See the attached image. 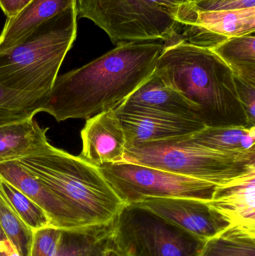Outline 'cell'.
<instances>
[{
  "label": "cell",
  "instance_id": "f546056e",
  "mask_svg": "<svg viewBox=\"0 0 255 256\" xmlns=\"http://www.w3.org/2000/svg\"><path fill=\"white\" fill-rule=\"evenodd\" d=\"M29 1H30V0H26V4H27V3H28V2H29Z\"/></svg>",
  "mask_w": 255,
  "mask_h": 256
},
{
  "label": "cell",
  "instance_id": "6da1fadb",
  "mask_svg": "<svg viewBox=\"0 0 255 256\" xmlns=\"http://www.w3.org/2000/svg\"><path fill=\"white\" fill-rule=\"evenodd\" d=\"M162 40L120 44L91 62L55 80L41 112L57 122L88 120L115 110L155 70Z\"/></svg>",
  "mask_w": 255,
  "mask_h": 256
},
{
  "label": "cell",
  "instance_id": "83f0119b",
  "mask_svg": "<svg viewBox=\"0 0 255 256\" xmlns=\"http://www.w3.org/2000/svg\"><path fill=\"white\" fill-rule=\"evenodd\" d=\"M26 4V0H0V8L7 18L15 16Z\"/></svg>",
  "mask_w": 255,
  "mask_h": 256
},
{
  "label": "cell",
  "instance_id": "4fadbf2b",
  "mask_svg": "<svg viewBox=\"0 0 255 256\" xmlns=\"http://www.w3.org/2000/svg\"><path fill=\"white\" fill-rule=\"evenodd\" d=\"M115 110L125 132L127 148L137 143L181 136L205 128L199 122L157 112L118 108Z\"/></svg>",
  "mask_w": 255,
  "mask_h": 256
},
{
  "label": "cell",
  "instance_id": "f1b7e54d",
  "mask_svg": "<svg viewBox=\"0 0 255 256\" xmlns=\"http://www.w3.org/2000/svg\"><path fill=\"white\" fill-rule=\"evenodd\" d=\"M0 256H19L14 246L0 228Z\"/></svg>",
  "mask_w": 255,
  "mask_h": 256
},
{
  "label": "cell",
  "instance_id": "9a60e30c",
  "mask_svg": "<svg viewBox=\"0 0 255 256\" xmlns=\"http://www.w3.org/2000/svg\"><path fill=\"white\" fill-rule=\"evenodd\" d=\"M117 108L149 111L202 123L199 106L154 73Z\"/></svg>",
  "mask_w": 255,
  "mask_h": 256
},
{
  "label": "cell",
  "instance_id": "603a6c76",
  "mask_svg": "<svg viewBox=\"0 0 255 256\" xmlns=\"http://www.w3.org/2000/svg\"><path fill=\"white\" fill-rule=\"evenodd\" d=\"M0 188L19 219L31 232L53 226L50 218L40 206L1 177Z\"/></svg>",
  "mask_w": 255,
  "mask_h": 256
},
{
  "label": "cell",
  "instance_id": "5b68a950",
  "mask_svg": "<svg viewBox=\"0 0 255 256\" xmlns=\"http://www.w3.org/2000/svg\"><path fill=\"white\" fill-rule=\"evenodd\" d=\"M186 0H77L78 18L92 21L114 44L172 40Z\"/></svg>",
  "mask_w": 255,
  "mask_h": 256
},
{
  "label": "cell",
  "instance_id": "7c38bea8",
  "mask_svg": "<svg viewBox=\"0 0 255 256\" xmlns=\"http://www.w3.org/2000/svg\"><path fill=\"white\" fill-rule=\"evenodd\" d=\"M82 160L96 167L123 162L127 140L115 110L100 112L86 120L81 130Z\"/></svg>",
  "mask_w": 255,
  "mask_h": 256
},
{
  "label": "cell",
  "instance_id": "ac0fdd59",
  "mask_svg": "<svg viewBox=\"0 0 255 256\" xmlns=\"http://www.w3.org/2000/svg\"><path fill=\"white\" fill-rule=\"evenodd\" d=\"M48 130L34 118L0 126V162L19 160L35 153L49 142Z\"/></svg>",
  "mask_w": 255,
  "mask_h": 256
},
{
  "label": "cell",
  "instance_id": "8992f818",
  "mask_svg": "<svg viewBox=\"0 0 255 256\" xmlns=\"http://www.w3.org/2000/svg\"><path fill=\"white\" fill-rule=\"evenodd\" d=\"M184 136L135 144L126 149L124 161L160 168L217 186L227 184L255 171V161L202 147L187 141Z\"/></svg>",
  "mask_w": 255,
  "mask_h": 256
},
{
  "label": "cell",
  "instance_id": "3957f363",
  "mask_svg": "<svg viewBox=\"0 0 255 256\" xmlns=\"http://www.w3.org/2000/svg\"><path fill=\"white\" fill-rule=\"evenodd\" d=\"M77 20L76 2L0 52V85L21 92L48 96L76 40Z\"/></svg>",
  "mask_w": 255,
  "mask_h": 256
},
{
  "label": "cell",
  "instance_id": "7a4b0ae2",
  "mask_svg": "<svg viewBox=\"0 0 255 256\" xmlns=\"http://www.w3.org/2000/svg\"><path fill=\"white\" fill-rule=\"evenodd\" d=\"M154 73L197 105L205 127L250 128L230 68L211 49L184 39L166 44Z\"/></svg>",
  "mask_w": 255,
  "mask_h": 256
},
{
  "label": "cell",
  "instance_id": "30bf717a",
  "mask_svg": "<svg viewBox=\"0 0 255 256\" xmlns=\"http://www.w3.org/2000/svg\"><path fill=\"white\" fill-rule=\"evenodd\" d=\"M0 177L17 188L40 206L52 225L63 231H80L91 226L64 200L18 160L0 162Z\"/></svg>",
  "mask_w": 255,
  "mask_h": 256
},
{
  "label": "cell",
  "instance_id": "9c48e42d",
  "mask_svg": "<svg viewBox=\"0 0 255 256\" xmlns=\"http://www.w3.org/2000/svg\"><path fill=\"white\" fill-rule=\"evenodd\" d=\"M186 42L212 49L230 38L253 34L255 8L241 10L199 12L178 20Z\"/></svg>",
  "mask_w": 255,
  "mask_h": 256
},
{
  "label": "cell",
  "instance_id": "d6986e66",
  "mask_svg": "<svg viewBox=\"0 0 255 256\" xmlns=\"http://www.w3.org/2000/svg\"><path fill=\"white\" fill-rule=\"evenodd\" d=\"M113 248L112 222L80 231H63L54 256H105Z\"/></svg>",
  "mask_w": 255,
  "mask_h": 256
},
{
  "label": "cell",
  "instance_id": "5bb4252c",
  "mask_svg": "<svg viewBox=\"0 0 255 256\" xmlns=\"http://www.w3.org/2000/svg\"><path fill=\"white\" fill-rule=\"evenodd\" d=\"M208 204L229 224V228L255 236V171L217 186Z\"/></svg>",
  "mask_w": 255,
  "mask_h": 256
},
{
  "label": "cell",
  "instance_id": "484cf974",
  "mask_svg": "<svg viewBox=\"0 0 255 256\" xmlns=\"http://www.w3.org/2000/svg\"><path fill=\"white\" fill-rule=\"evenodd\" d=\"M62 232L63 230L52 226L32 231L29 256H54Z\"/></svg>",
  "mask_w": 255,
  "mask_h": 256
},
{
  "label": "cell",
  "instance_id": "cb8c5ba5",
  "mask_svg": "<svg viewBox=\"0 0 255 256\" xmlns=\"http://www.w3.org/2000/svg\"><path fill=\"white\" fill-rule=\"evenodd\" d=\"M0 228L19 256H29L32 232L22 222L0 188Z\"/></svg>",
  "mask_w": 255,
  "mask_h": 256
},
{
  "label": "cell",
  "instance_id": "ffe728a7",
  "mask_svg": "<svg viewBox=\"0 0 255 256\" xmlns=\"http://www.w3.org/2000/svg\"><path fill=\"white\" fill-rule=\"evenodd\" d=\"M233 72L235 78L255 84V36L230 38L211 49Z\"/></svg>",
  "mask_w": 255,
  "mask_h": 256
},
{
  "label": "cell",
  "instance_id": "4dcf8cb0",
  "mask_svg": "<svg viewBox=\"0 0 255 256\" xmlns=\"http://www.w3.org/2000/svg\"><path fill=\"white\" fill-rule=\"evenodd\" d=\"M119 256H123V255H121V254H119Z\"/></svg>",
  "mask_w": 255,
  "mask_h": 256
},
{
  "label": "cell",
  "instance_id": "44dd1931",
  "mask_svg": "<svg viewBox=\"0 0 255 256\" xmlns=\"http://www.w3.org/2000/svg\"><path fill=\"white\" fill-rule=\"evenodd\" d=\"M47 96L14 91L0 85V126L34 118Z\"/></svg>",
  "mask_w": 255,
  "mask_h": 256
},
{
  "label": "cell",
  "instance_id": "7402d4cb",
  "mask_svg": "<svg viewBox=\"0 0 255 256\" xmlns=\"http://www.w3.org/2000/svg\"><path fill=\"white\" fill-rule=\"evenodd\" d=\"M200 256H255V236L228 228L205 242Z\"/></svg>",
  "mask_w": 255,
  "mask_h": 256
},
{
  "label": "cell",
  "instance_id": "4316f807",
  "mask_svg": "<svg viewBox=\"0 0 255 256\" xmlns=\"http://www.w3.org/2000/svg\"><path fill=\"white\" fill-rule=\"evenodd\" d=\"M235 82L238 98L247 112L249 121L252 126H255V84L245 82L235 76Z\"/></svg>",
  "mask_w": 255,
  "mask_h": 256
},
{
  "label": "cell",
  "instance_id": "e0dca14e",
  "mask_svg": "<svg viewBox=\"0 0 255 256\" xmlns=\"http://www.w3.org/2000/svg\"><path fill=\"white\" fill-rule=\"evenodd\" d=\"M184 136L187 141L202 147L255 161V126L205 127Z\"/></svg>",
  "mask_w": 255,
  "mask_h": 256
},
{
  "label": "cell",
  "instance_id": "277c9868",
  "mask_svg": "<svg viewBox=\"0 0 255 256\" xmlns=\"http://www.w3.org/2000/svg\"><path fill=\"white\" fill-rule=\"evenodd\" d=\"M18 161L91 226L112 224L124 206L97 167L49 142Z\"/></svg>",
  "mask_w": 255,
  "mask_h": 256
},
{
  "label": "cell",
  "instance_id": "52a82bcc",
  "mask_svg": "<svg viewBox=\"0 0 255 256\" xmlns=\"http://www.w3.org/2000/svg\"><path fill=\"white\" fill-rule=\"evenodd\" d=\"M115 250L125 256H200L205 242L139 204L112 221Z\"/></svg>",
  "mask_w": 255,
  "mask_h": 256
},
{
  "label": "cell",
  "instance_id": "8fae6325",
  "mask_svg": "<svg viewBox=\"0 0 255 256\" xmlns=\"http://www.w3.org/2000/svg\"><path fill=\"white\" fill-rule=\"evenodd\" d=\"M202 239L210 240L229 228L208 201L188 198H146L137 203Z\"/></svg>",
  "mask_w": 255,
  "mask_h": 256
},
{
  "label": "cell",
  "instance_id": "ba28073f",
  "mask_svg": "<svg viewBox=\"0 0 255 256\" xmlns=\"http://www.w3.org/2000/svg\"><path fill=\"white\" fill-rule=\"evenodd\" d=\"M124 204L146 198H188L210 201L217 185L133 162L97 167Z\"/></svg>",
  "mask_w": 255,
  "mask_h": 256
},
{
  "label": "cell",
  "instance_id": "d4e9b609",
  "mask_svg": "<svg viewBox=\"0 0 255 256\" xmlns=\"http://www.w3.org/2000/svg\"><path fill=\"white\" fill-rule=\"evenodd\" d=\"M253 8H255V0H186L180 8L178 20L180 18L199 12L241 10Z\"/></svg>",
  "mask_w": 255,
  "mask_h": 256
},
{
  "label": "cell",
  "instance_id": "2e32d148",
  "mask_svg": "<svg viewBox=\"0 0 255 256\" xmlns=\"http://www.w3.org/2000/svg\"><path fill=\"white\" fill-rule=\"evenodd\" d=\"M76 2L77 0H30L15 16L6 20L0 34V52L14 46L40 24Z\"/></svg>",
  "mask_w": 255,
  "mask_h": 256
}]
</instances>
